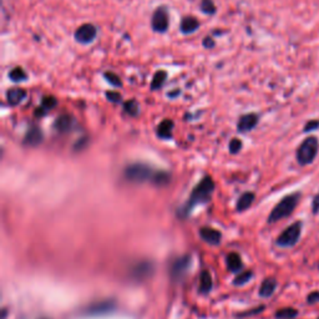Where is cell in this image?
I'll list each match as a JSON object with an SVG mask.
<instances>
[{
    "mask_svg": "<svg viewBox=\"0 0 319 319\" xmlns=\"http://www.w3.org/2000/svg\"><path fill=\"white\" fill-rule=\"evenodd\" d=\"M213 191H214L213 178H212L211 176H205V177H203L202 180L196 185V187L192 190L189 201L181 207V210H178V216L182 217V218H186L196 206L207 203L208 201L211 200Z\"/></svg>",
    "mask_w": 319,
    "mask_h": 319,
    "instance_id": "obj_1",
    "label": "cell"
},
{
    "mask_svg": "<svg viewBox=\"0 0 319 319\" xmlns=\"http://www.w3.org/2000/svg\"><path fill=\"white\" fill-rule=\"evenodd\" d=\"M125 177L131 182H146L152 181L156 185H166L170 181V175L164 171H155L144 164H132L126 167Z\"/></svg>",
    "mask_w": 319,
    "mask_h": 319,
    "instance_id": "obj_2",
    "label": "cell"
},
{
    "mask_svg": "<svg viewBox=\"0 0 319 319\" xmlns=\"http://www.w3.org/2000/svg\"><path fill=\"white\" fill-rule=\"evenodd\" d=\"M300 200V193L296 192V193H291L286 197H283L279 202L276 205V207L273 208L272 212L268 216V223H275L280 221V219L289 217L293 211L297 207L298 202Z\"/></svg>",
    "mask_w": 319,
    "mask_h": 319,
    "instance_id": "obj_3",
    "label": "cell"
},
{
    "mask_svg": "<svg viewBox=\"0 0 319 319\" xmlns=\"http://www.w3.org/2000/svg\"><path fill=\"white\" fill-rule=\"evenodd\" d=\"M319 150V142L316 136H309L299 145L297 150V161L298 164L305 166L316 160L317 153Z\"/></svg>",
    "mask_w": 319,
    "mask_h": 319,
    "instance_id": "obj_4",
    "label": "cell"
},
{
    "mask_svg": "<svg viewBox=\"0 0 319 319\" xmlns=\"http://www.w3.org/2000/svg\"><path fill=\"white\" fill-rule=\"evenodd\" d=\"M300 232H302V223L294 222L293 225L287 227L286 230L278 236L277 244L284 248L293 247L294 244H297L298 239H299Z\"/></svg>",
    "mask_w": 319,
    "mask_h": 319,
    "instance_id": "obj_5",
    "label": "cell"
},
{
    "mask_svg": "<svg viewBox=\"0 0 319 319\" xmlns=\"http://www.w3.org/2000/svg\"><path fill=\"white\" fill-rule=\"evenodd\" d=\"M170 25V18L169 11L165 6L156 9L155 13L152 14V19H151V26L152 30L156 33H166Z\"/></svg>",
    "mask_w": 319,
    "mask_h": 319,
    "instance_id": "obj_6",
    "label": "cell"
},
{
    "mask_svg": "<svg viewBox=\"0 0 319 319\" xmlns=\"http://www.w3.org/2000/svg\"><path fill=\"white\" fill-rule=\"evenodd\" d=\"M75 40L80 44H90L94 42L97 36V29L96 26L92 24H83L81 26H79L75 31Z\"/></svg>",
    "mask_w": 319,
    "mask_h": 319,
    "instance_id": "obj_7",
    "label": "cell"
},
{
    "mask_svg": "<svg viewBox=\"0 0 319 319\" xmlns=\"http://www.w3.org/2000/svg\"><path fill=\"white\" fill-rule=\"evenodd\" d=\"M258 115L257 114H244L239 117L238 124H237V130L241 133H246L252 131L258 124Z\"/></svg>",
    "mask_w": 319,
    "mask_h": 319,
    "instance_id": "obj_8",
    "label": "cell"
},
{
    "mask_svg": "<svg viewBox=\"0 0 319 319\" xmlns=\"http://www.w3.org/2000/svg\"><path fill=\"white\" fill-rule=\"evenodd\" d=\"M200 237L206 243L212 244V246H217V244L221 243L222 233L212 227H202L200 230Z\"/></svg>",
    "mask_w": 319,
    "mask_h": 319,
    "instance_id": "obj_9",
    "label": "cell"
},
{
    "mask_svg": "<svg viewBox=\"0 0 319 319\" xmlns=\"http://www.w3.org/2000/svg\"><path fill=\"white\" fill-rule=\"evenodd\" d=\"M115 302L114 300H104V302H97L95 304L90 305L87 308V313L92 314V316H101V314L110 313L115 309Z\"/></svg>",
    "mask_w": 319,
    "mask_h": 319,
    "instance_id": "obj_10",
    "label": "cell"
},
{
    "mask_svg": "<svg viewBox=\"0 0 319 319\" xmlns=\"http://www.w3.org/2000/svg\"><path fill=\"white\" fill-rule=\"evenodd\" d=\"M190 257L189 255H183V257H180V258L176 259L172 264V268H171V275H172V278L175 279H178V278L182 277L185 273H186L187 268L190 266Z\"/></svg>",
    "mask_w": 319,
    "mask_h": 319,
    "instance_id": "obj_11",
    "label": "cell"
},
{
    "mask_svg": "<svg viewBox=\"0 0 319 319\" xmlns=\"http://www.w3.org/2000/svg\"><path fill=\"white\" fill-rule=\"evenodd\" d=\"M74 122H75V120L70 115H61L54 122V128L60 133L69 132L74 128Z\"/></svg>",
    "mask_w": 319,
    "mask_h": 319,
    "instance_id": "obj_12",
    "label": "cell"
},
{
    "mask_svg": "<svg viewBox=\"0 0 319 319\" xmlns=\"http://www.w3.org/2000/svg\"><path fill=\"white\" fill-rule=\"evenodd\" d=\"M173 128H175V124H173L172 120H164L158 124L157 130H156V133H157V136L160 139L164 140H169L172 137V131Z\"/></svg>",
    "mask_w": 319,
    "mask_h": 319,
    "instance_id": "obj_13",
    "label": "cell"
},
{
    "mask_svg": "<svg viewBox=\"0 0 319 319\" xmlns=\"http://www.w3.org/2000/svg\"><path fill=\"white\" fill-rule=\"evenodd\" d=\"M26 97V91L21 87H13L6 92V100L11 106H17Z\"/></svg>",
    "mask_w": 319,
    "mask_h": 319,
    "instance_id": "obj_14",
    "label": "cell"
},
{
    "mask_svg": "<svg viewBox=\"0 0 319 319\" xmlns=\"http://www.w3.org/2000/svg\"><path fill=\"white\" fill-rule=\"evenodd\" d=\"M43 141V132L39 128L33 126L31 128H29V131L26 132L25 137H24V144L28 146H38L42 144Z\"/></svg>",
    "mask_w": 319,
    "mask_h": 319,
    "instance_id": "obj_15",
    "label": "cell"
},
{
    "mask_svg": "<svg viewBox=\"0 0 319 319\" xmlns=\"http://www.w3.org/2000/svg\"><path fill=\"white\" fill-rule=\"evenodd\" d=\"M277 280L275 278H266L259 287V296L262 298H269L276 292Z\"/></svg>",
    "mask_w": 319,
    "mask_h": 319,
    "instance_id": "obj_16",
    "label": "cell"
},
{
    "mask_svg": "<svg viewBox=\"0 0 319 319\" xmlns=\"http://www.w3.org/2000/svg\"><path fill=\"white\" fill-rule=\"evenodd\" d=\"M200 28V21L194 17H185L181 21V33L182 34H192Z\"/></svg>",
    "mask_w": 319,
    "mask_h": 319,
    "instance_id": "obj_17",
    "label": "cell"
},
{
    "mask_svg": "<svg viewBox=\"0 0 319 319\" xmlns=\"http://www.w3.org/2000/svg\"><path fill=\"white\" fill-rule=\"evenodd\" d=\"M255 193L253 192H244L243 194H242L241 197L238 198V201H237V211L238 212H243L246 211L247 208H250L251 206H252V203L255 202Z\"/></svg>",
    "mask_w": 319,
    "mask_h": 319,
    "instance_id": "obj_18",
    "label": "cell"
},
{
    "mask_svg": "<svg viewBox=\"0 0 319 319\" xmlns=\"http://www.w3.org/2000/svg\"><path fill=\"white\" fill-rule=\"evenodd\" d=\"M212 286V277L211 273L208 272V271H202L200 276V287H198V291H200L201 294H207L211 292Z\"/></svg>",
    "mask_w": 319,
    "mask_h": 319,
    "instance_id": "obj_19",
    "label": "cell"
},
{
    "mask_svg": "<svg viewBox=\"0 0 319 319\" xmlns=\"http://www.w3.org/2000/svg\"><path fill=\"white\" fill-rule=\"evenodd\" d=\"M227 268L231 272H239L243 267V263H242V259L239 257V255H237L236 252H232L227 255Z\"/></svg>",
    "mask_w": 319,
    "mask_h": 319,
    "instance_id": "obj_20",
    "label": "cell"
},
{
    "mask_svg": "<svg viewBox=\"0 0 319 319\" xmlns=\"http://www.w3.org/2000/svg\"><path fill=\"white\" fill-rule=\"evenodd\" d=\"M167 80V72L165 70H158V71L155 72V75H153L152 81H151V90H160L162 86H164V84L166 83Z\"/></svg>",
    "mask_w": 319,
    "mask_h": 319,
    "instance_id": "obj_21",
    "label": "cell"
},
{
    "mask_svg": "<svg viewBox=\"0 0 319 319\" xmlns=\"http://www.w3.org/2000/svg\"><path fill=\"white\" fill-rule=\"evenodd\" d=\"M9 78L14 83H21V81H25L28 79V75H26V72L24 71L22 67H14L9 72Z\"/></svg>",
    "mask_w": 319,
    "mask_h": 319,
    "instance_id": "obj_22",
    "label": "cell"
},
{
    "mask_svg": "<svg viewBox=\"0 0 319 319\" xmlns=\"http://www.w3.org/2000/svg\"><path fill=\"white\" fill-rule=\"evenodd\" d=\"M124 111L130 116H137L140 112V106L136 100H128L124 103Z\"/></svg>",
    "mask_w": 319,
    "mask_h": 319,
    "instance_id": "obj_23",
    "label": "cell"
},
{
    "mask_svg": "<svg viewBox=\"0 0 319 319\" xmlns=\"http://www.w3.org/2000/svg\"><path fill=\"white\" fill-rule=\"evenodd\" d=\"M298 316V311L296 308H282L276 312L275 317L277 319H293Z\"/></svg>",
    "mask_w": 319,
    "mask_h": 319,
    "instance_id": "obj_24",
    "label": "cell"
},
{
    "mask_svg": "<svg viewBox=\"0 0 319 319\" xmlns=\"http://www.w3.org/2000/svg\"><path fill=\"white\" fill-rule=\"evenodd\" d=\"M253 277V272L252 271H243L239 275L236 276L234 280H233V283L236 284V286H243V284L248 283Z\"/></svg>",
    "mask_w": 319,
    "mask_h": 319,
    "instance_id": "obj_25",
    "label": "cell"
},
{
    "mask_svg": "<svg viewBox=\"0 0 319 319\" xmlns=\"http://www.w3.org/2000/svg\"><path fill=\"white\" fill-rule=\"evenodd\" d=\"M200 9L202 13H205L207 15H213L217 10L213 0H201Z\"/></svg>",
    "mask_w": 319,
    "mask_h": 319,
    "instance_id": "obj_26",
    "label": "cell"
},
{
    "mask_svg": "<svg viewBox=\"0 0 319 319\" xmlns=\"http://www.w3.org/2000/svg\"><path fill=\"white\" fill-rule=\"evenodd\" d=\"M104 78H105V80L107 81L110 85H112V86H115V87H121L122 86L121 79H120L119 76L115 74V72L106 71L105 74H104Z\"/></svg>",
    "mask_w": 319,
    "mask_h": 319,
    "instance_id": "obj_27",
    "label": "cell"
},
{
    "mask_svg": "<svg viewBox=\"0 0 319 319\" xmlns=\"http://www.w3.org/2000/svg\"><path fill=\"white\" fill-rule=\"evenodd\" d=\"M56 105H58V100H56L54 96H51V95H50V96H44V97H43L42 107L45 108L46 111H49V110L54 108Z\"/></svg>",
    "mask_w": 319,
    "mask_h": 319,
    "instance_id": "obj_28",
    "label": "cell"
},
{
    "mask_svg": "<svg viewBox=\"0 0 319 319\" xmlns=\"http://www.w3.org/2000/svg\"><path fill=\"white\" fill-rule=\"evenodd\" d=\"M228 149H230V152L232 153V155H236V153H238L239 151H241L242 141L239 139H232L230 141V146H228Z\"/></svg>",
    "mask_w": 319,
    "mask_h": 319,
    "instance_id": "obj_29",
    "label": "cell"
},
{
    "mask_svg": "<svg viewBox=\"0 0 319 319\" xmlns=\"http://www.w3.org/2000/svg\"><path fill=\"white\" fill-rule=\"evenodd\" d=\"M106 99L114 104H120L122 101L121 95L117 94V92L115 91H106Z\"/></svg>",
    "mask_w": 319,
    "mask_h": 319,
    "instance_id": "obj_30",
    "label": "cell"
},
{
    "mask_svg": "<svg viewBox=\"0 0 319 319\" xmlns=\"http://www.w3.org/2000/svg\"><path fill=\"white\" fill-rule=\"evenodd\" d=\"M317 128H319V121L318 120H311L304 126V132H311V131L317 130Z\"/></svg>",
    "mask_w": 319,
    "mask_h": 319,
    "instance_id": "obj_31",
    "label": "cell"
},
{
    "mask_svg": "<svg viewBox=\"0 0 319 319\" xmlns=\"http://www.w3.org/2000/svg\"><path fill=\"white\" fill-rule=\"evenodd\" d=\"M266 308L264 305H259V307H257V308H255L253 311H248V312H244V313H241L238 314L239 318H243V317H248V316H253V314H257V313H261L263 309Z\"/></svg>",
    "mask_w": 319,
    "mask_h": 319,
    "instance_id": "obj_32",
    "label": "cell"
},
{
    "mask_svg": "<svg viewBox=\"0 0 319 319\" xmlns=\"http://www.w3.org/2000/svg\"><path fill=\"white\" fill-rule=\"evenodd\" d=\"M202 44L206 49H212V47L214 46V40L212 39L211 36H206L205 39H203Z\"/></svg>",
    "mask_w": 319,
    "mask_h": 319,
    "instance_id": "obj_33",
    "label": "cell"
},
{
    "mask_svg": "<svg viewBox=\"0 0 319 319\" xmlns=\"http://www.w3.org/2000/svg\"><path fill=\"white\" fill-rule=\"evenodd\" d=\"M307 300H308L309 304H312V303L319 302V292H313V293L309 294L308 298H307Z\"/></svg>",
    "mask_w": 319,
    "mask_h": 319,
    "instance_id": "obj_34",
    "label": "cell"
},
{
    "mask_svg": "<svg viewBox=\"0 0 319 319\" xmlns=\"http://www.w3.org/2000/svg\"><path fill=\"white\" fill-rule=\"evenodd\" d=\"M312 210H313V213H318V212H319V194H317L316 197L313 198V205H312Z\"/></svg>",
    "mask_w": 319,
    "mask_h": 319,
    "instance_id": "obj_35",
    "label": "cell"
},
{
    "mask_svg": "<svg viewBox=\"0 0 319 319\" xmlns=\"http://www.w3.org/2000/svg\"><path fill=\"white\" fill-rule=\"evenodd\" d=\"M6 316V309H3V316H1V319H5Z\"/></svg>",
    "mask_w": 319,
    "mask_h": 319,
    "instance_id": "obj_36",
    "label": "cell"
}]
</instances>
